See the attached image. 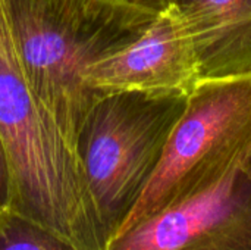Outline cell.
Instances as JSON below:
<instances>
[{
    "label": "cell",
    "mask_w": 251,
    "mask_h": 250,
    "mask_svg": "<svg viewBox=\"0 0 251 250\" xmlns=\"http://www.w3.org/2000/svg\"><path fill=\"white\" fill-rule=\"evenodd\" d=\"M1 3L26 80L74 149L87 112L104 94L88 85V69L140 37L159 12L118 0Z\"/></svg>",
    "instance_id": "6da1fadb"
},
{
    "label": "cell",
    "mask_w": 251,
    "mask_h": 250,
    "mask_svg": "<svg viewBox=\"0 0 251 250\" xmlns=\"http://www.w3.org/2000/svg\"><path fill=\"white\" fill-rule=\"evenodd\" d=\"M0 134L12 171L9 208L79 250H104L106 240L75 152L26 80L1 0Z\"/></svg>",
    "instance_id": "7a4b0ae2"
},
{
    "label": "cell",
    "mask_w": 251,
    "mask_h": 250,
    "mask_svg": "<svg viewBox=\"0 0 251 250\" xmlns=\"http://www.w3.org/2000/svg\"><path fill=\"white\" fill-rule=\"evenodd\" d=\"M188 96L182 90L110 91L87 112L74 150L106 243L156 172Z\"/></svg>",
    "instance_id": "3957f363"
},
{
    "label": "cell",
    "mask_w": 251,
    "mask_h": 250,
    "mask_svg": "<svg viewBox=\"0 0 251 250\" xmlns=\"http://www.w3.org/2000/svg\"><path fill=\"white\" fill-rule=\"evenodd\" d=\"M250 150L251 75L201 80L122 227L209 189Z\"/></svg>",
    "instance_id": "277c9868"
},
{
    "label": "cell",
    "mask_w": 251,
    "mask_h": 250,
    "mask_svg": "<svg viewBox=\"0 0 251 250\" xmlns=\"http://www.w3.org/2000/svg\"><path fill=\"white\" fill-rule=\"evenodd\" d=\"M104 250H251V150L209 189L122 227Z\"/></svg>",
    "instance_id": "5b68a950"
},
{
    "label": "cell",
    "mask_w": 251,
    "mask_h": 250,
    "mask_svg": "<svg viewBox=\"0 0 251 250\" xmlns=\"http://www.w3.org/2000/svg\"><path fill=\"white\" fill-rule=\"evenodd\" d=\"M201 81L193 41L172 6L157 13L132 43L94 63L87 72L91 88L191 93Z\"/></svg>",
    "instance_id": "8992f818"
},
{
    "label": "cell",
    "mask_w": 251,
    "mask_h": 250,
    "mask_svg": "<svg viewBox=\"0 0 251 250\" xmlns=\"http://www.w3.org/2000/svg\"><path fill=\"white\" fill-rule=\"evenodd\" d=\"M196 50L200 78L251 75V0H168Z\"/></svg>",
    "instance_id": "52a82bcc"
},
{
    "label": "cell",
    "mask_w": 251,
    "mask_h": 250,
    "mask_svg": "<svg viewBox=\"0 0 251 250\" xmlns=\"http://www.w3.org/2000/svg\"><path fill=\"white\" fill-rule=\"evenodd\" d=\"M0 250H79L46 225L7 208L0 212Z\"/></svg>",
    "instance_id": "ba28073f"
},
{
    "label": "cell",
    "mask_w": 251,
    "mask_h": 250,
    "mask_svg": "<svg viewBox=\"0 0 251 250\" xmlns=\"http://www.w3.org/2000/svg\"><path fill=\"white\" fill-rule=\"evenodd\" d=\"M12 199V171L7 149L0 134V212L10 206Z\"/></svg>",
    "instance_id": "9c48e42d"
},
{
    "label": "cell",
    "mask_w": 251,
    "mask_h": 250,
    "mask_svg": "<svg viewBox=\"0 0 251 250\" xmlns=\"http://www.w3.org/2000/svg\"><path fill=\"white\" fill-rule=\"evenodd\" d=\"M118 1L141 6V7L151 9V10H156V12H160L168 6V0H118Z\"/></svg>",
    "instance_id": "30bf717a"
}]
</instances>
